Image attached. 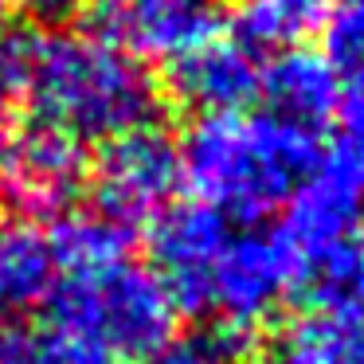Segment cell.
I'll return each instance as SVG.
<instances>
[{
	"label": "cell",
	"mask_w": 364,
	"mask_h": 364,
	"mask_svg": "<svg viewBox=\"0 0 364 364\" xmlns=\"http://www.w3.org/2000/svg\"><path fill=\"white\" fill-rule=\"evenodd\" d=\"M51 321L90 337L110 360L153 356L176 337L173 294L165 290L153 267L126 259L90 278H55L51 290Z\"/></svg>",
	"instance_id": "3"
},
{
	"label": "cell",
	"mask_w": 364,
	"mask_h": 364,
	"mask_svg": "<svg viewBox=\"0 0 364 364\" xmlns=\"http://www.w3.org/2000/svg\"><path fill=\"white\" fill-rule=\"evenodd\" d=\"M333 0H247L239 9V43L259 55L262 48H290L306 36L321 32Z\"/></svg>",
	"instance_id": "15"
},
{
	"label": "cell",
	"mask_w": 364,
	"mask_h": 364,
	"mask_svg": "<svg viewBox=\"0 0 364 364\" xmlns=\"http://www.w3.org/2000/svg\"><path fill=\"white\" fill-rule=\"evenodd\" d=\"M40 9H48V12H71V9H82L87 0H36Z\"/></svg>",
	"instance_id": "23"
},
{
	"label": "cell",
	"mask_w": 364,
	"mask_h": 364,
	"mask_svg": "<svg viewBox=\"0 0 364 364\" xmlns=\"http://www.w3.org/2000/svg\"><path fill=\"white\" fill-rule=\"evenodd\" d=\"M301 255L278 228H243L231 231L215 259L212 282H208L204 314L220 321V337L235 348L255 341L262 325L278 314L290 290L298 286Z\"/></svg>",
	"instance_id": "4"
},
{
	"label": "cell",
	"mask_w": 364,
	"mask_h": 364,
	"mask_svg": "<svg viewBox=\"0 0 364 364\" xmlns=\"http://www.w3.org/2000/svg\"><path fill=\"white\" fill-rule=\"evenodd\" d=\"M55 290V259L36 223H0V329L40 309Z\"/></svg>",
	"instance_id": "12"
},
{
	"label": "cell",
	"mask_w": 364,
	"mask_h": 364,
	"mask_svg": "<svg viewBox=\"0 0 364 364\" xmlns=\"http://www.w3.org/2000/svg\"><path fill=\"white\" fill-rule=\"evenodd\" d=\"M82 181H87L82 141L43 122L0 129V204L24 223L67 212Z\"/></svg>",
	"instance_id": "6"
},
{
	"label": "cell",
	"mask_w": 364,
	"mask_h": 364,
	"mask_svg": "<svg viewBox=\"0 0 364 364\" xmlns=\"http://www.w3.org/2000/svg\"><path fill=\"white\" fill-rule=\"evenodd\" d=\"M215 0H98L95 28L102 40L141 59H176L220 36Z\"/></svg>",
	"instance_id": "8"
},
{
	"label": "cell",
	"mask_w": 364,
	"mask_h": 364,
	"mask_svg": "<svg viewBox=\"0 0 364 364\" xmlns=\"http://www.w3.org/2000/svg\"><path fill=\"white\" fill-rule=\"evenodd\" d=\"M98 215L118 228L134 231L141 223H153L165 208H173V196L181 188V149L176 141L149 126H137L129 134H118L102 141L98 161L90 168Z\"/></svg>",
	"instance_id": "5"
},
{
	"label": "cell",
	"mask_w": 364,
	"mask_h": 364,
	"mask_svg": "<svg viewBox=\"0 0 364 364\" xmlns=\"http://www.w3.org/2000/svg\"><path fill=\"white\" fill-rule=\"evenodd\" d=\"M325 59L333 67L364 71V0H333L325 16Z\"/></svg>",
	"instance_id": "17"
},
{
	"label": "cell",
	"mask_w": 364,
	"mask_h": 364,
	"mask_svg": "<svg viewBox=\"0 0 364 364\" xmlns=\"http://www.w3.org/2000/svg\"><path fill=\"white\" fill-rule=\"evenodd\" d=\"M181 181L220 215L259 220L294 196L317 161V134L278 114H208L184 134Z\"/></svg>",
	"instance_id": "2"
},
{
	"label": "cell",
	"mask_w": 364,
	"mask_h": 364,
	"mask_svg": "<svg viewBox=\"0 0 364 364\" xmlns=\"http://www.w3.org/2000/svg\"><path fill=\"white\" fill-rule=\"evenodd\" d=\"M239 353L243 348H235L228 337L204 333V337H173L141 364H239Z\"/></svg>",
	"instance_id": "19"
},
{
	"label": "cell",
	"mask_w": 364,
	"mask_h": 364,
	"mask_svg": "<svg viewBox=\"0 0 364 364\" xmlns=\"http://www.w3.org/2000/svg\"><path fill=\"white\" fill-rule=\"evenodd\" d=\"M337 110L345 114V122H348V137L364 141V71H356L353 82L341 87V106Z\"/></svg>",
	"instance_id": "21"
},
{
	"label": "cell",
	"mask_w": 364,
	"mask_h": 364,
	"mask_svg": "<svg viewBox=\"0 0 364 364\" xmlns=\"http://www.w3.org/2000/svg\"><path fill=\"white\" fill-rule=\"evenodd\" d=\"M309 333L321 364H364V321H333V317H309L301 321Z\"/></svg>",
	"instance_id": "18"
},
{
	"label": "cell",
	"mask_w": 364,
	"mask_h": 364,
	"mask_svg": "<svg viewBox=\"0 0 364 364\" xmlns=\"http://www.w3.org/2000/svg\"><path fill=\"white\" fill-rule=\"evenodd\" d=\"M16 9H20V0H0V28L16 16Z\"/></svg>",
	"instance_id": "24"
},
{
	"label": "cell",
	"mask_w": 364,
	"mask_h": 364,
	"mask_svg": "<svg viewBox=\"0 0 364 364\" xmlns=\"http://www.w3.org/2000/svg\"><path fill=\"white\" fill-rule=\"evenodd\" d=\"M364 215V141L341 137L317 153L309 176L286 200L282 231L301 259L353 235Z\"/></svg>",
	"instance_id": "7"
},
{
	"label": "cell",
	"mask_w": 364,
	"mask_h": 364,
	"mask_svg": "<svg viewBox=\"0 0 364 364\" xmlns=\"http://www.w3.org/2000/svg\"><path fill=\"white\" fill-rule=\"evenodd\" d=\"M259 90L267 95L270 114L309 129V134H317L341 106L337 67L321 51H306V48H286L282 55L270 59L262 67Z\"/></svg>",
	"instance_id": "11"
},
{
	"label": "cell",
	"mask_w": 364,
	"mask_h": 364,
	"mask_svg": "<svg viewBox=\"0 0 364 364\" xmlns=\"http://www.w3.org/2000/svg\"><path fill=\"white\" fill-rule=\"evenodd\" d=\"M298 286L306 290L317 317L364 321V239L348 235L301 259Z\"/></svg>",
	"instance_id": "13"
},
{
	"label": "cell",
	"mask_w": 364,
	"mask_h": 364,
	"mask_svg": "<svg viewBox=\"0 0 364 364\" xmlns=\"http://www.w3.org/2000/svg\"><path fill=\"white\" fill-rule=\"evenodd\" d=\"M9 98H12V82L4 71V59H0V129H4V114H9Z\"/></svg>",
	"instance_id": "22"
},
{
	"label": "cell",
	"mask_w": 364,
	"mask_h": 364,
	"mask_svg": "<svg viewBox=\"0 0 364 364\" xmlns=\"http://www.w3.org/2000/svg\"><path fill=\"white\" fill-rule=\"evenodd\" d=\"M129 235L134 231L102 220L98 212H71L55 223L48 235L55 278H90L129 259Z\"/></svg>",
	"instance_id": "14"
},
{
	"label": "cell",
	"mask_w": 364,
	"mask_h": 364,
	"mask_svg": "<svg viewBox=\"0 0 364 364\" xmlns=\"http://www.w3.org/2000/svg\"><path fill=\"white\" fill-rule=\"evenodd\" d=\"M262 67L247 43L239 40H220L196 48L192 55L176 59L168 75V90L176 102L196 110L200 118L208 114H235L259 95Z\"/></svg>",
	"instance_id": "10"
},
{
	"label": "cell",
	"mask_w": 364,
	"mask_h": 364,
	"mask_svg": "<svg viewBox=\"0 0 364 364\" xmlns=\"http://www.w3.org/2000/svg\"><path fill=\"white\" fill-rule=\"evenodd\" d=\"M231 220L208 204H173L153 220L149 255L153 274L173 294L176 309L204 314L208 282H212L215 259L231 239Z\"/></svg>",
	"instance_id": "9"
},
{
	"label": "cell",
	"mask_w": 364,
	"mask_h": 364,
	"mask_svg": "<svg viewBox=\"0 0 364 364\" xmlns=\"http://www.w3.org/2000/svg\"><path fill=\"white\" fill-rule=\"evenodd\" d=\"M0 364H114L90 337L59 321L4 325L0 329Z\"/></svg>",
	"instance_id": "16"
},
{
	"label": "cell",
	"mask_w": 364,
	"mask_h": 364,
	"mask_svg": "<svg viewBox=\"0 0 364 364\" xmlns=\"http://www.w3.org/2000/svg\"><path fill=\"white\" fill-rule=\"evenodd\" d=\"M259 364H321V356H317V348H314V341H309V333L298 325V329L286 333V337L278 341V345L270 348V353L262 356Z\"/></svg>",
	"instance_id": "20"
},
{
	"label": "cell",
	"mask_w": 364,
	"mask_h": 364,
	"mask_svg": "<svg viewBox=\"0 0 364 364\" xmlns=\"http://www.w3.org/2000/svg\"><path fill=\"white\" fill-rule=\"evenodd\" d=\"M12 95H24L36 122L75 137L110 141L137 126H149L157 110V87L149 71L82 28H32L12 36L4 48Z\"/></svg>",
	"instance_id": "1"
}]
</instances>
